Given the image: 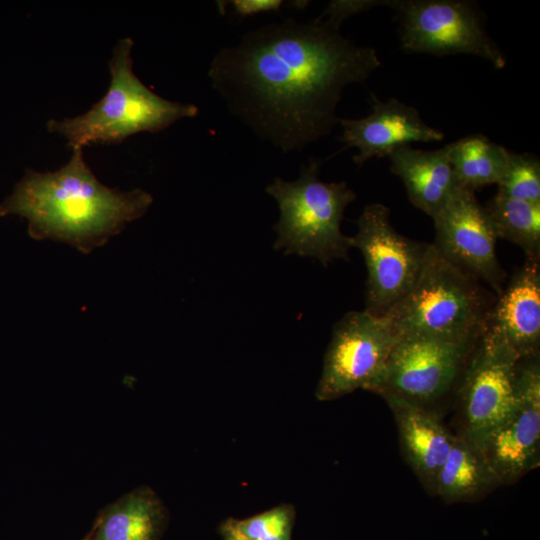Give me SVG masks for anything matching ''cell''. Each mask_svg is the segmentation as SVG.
<instances>
[{"mask_svg":"<svg viewBox=\"0 0 540 540\" xmlns=\"http://www.w3.org/2000/svg\"><path fill=\"white\" fill-rule=\"evenodd\" d=\"M472 352L460 390L463 436L481 451L515 404L520 360L509 349L481 335Z\"/></svg>","mask_w":540,"mask_h":540,"instance_id":"cell-11","label":"cell"},{"mask_svg":"<svg viewBox=\"0 0 540 540\" xmlns=\"http://www.w3.org/2000/svg\"><path fill=\"white\" fill-rule=\"evenodd\" d=\"M396 13L401 48L408 53L437 56L468 54L495 68L506 57L489 36L478 6L466 0H389Z\"/></svg>","mask_w":540,"mask_h":540,"instance_id":"cell-6","label":"cell"},{"mask_svg":"<svg viewBox=\"0 0 540 540\" xmlns=\"http://www.w3.org/2000/svg\"><path fill=\"white\" fill-rule=\"evenodd\" d=\"M497 238L521 247L526 258L540 257V203H530L498 193L485 206Z\"/></svg>","mask_w":540,"mask_h":540,"instance_id":"cell-20","label":"cell"},{"mask_svg":"<svg viewBox=\"0 0 540 540\" xmlns=\"http://www.w3.org/2000/svg\"><path fill=\"white\" fill-rule=\"evenodd\" d=\"M449 160L457 185L475 192L497 184L506 168L509 152L481 134L449 144Z\"/></svg>","mask_w":540,"mask_h":540,"instance_id":"cell-19","label":"cell"},{"mask_svg":"<svg viewBox=\"0 0 540 540\" xmlns=\"http://www.w3.org/2000/svg\"><path fill=\"white\" fill-rule=\"evenodd\" d=\"M133 44L130 37L115 44L108 63L109 87L89 110L74 117L48 120V131L62 135L71 149L91 143L116 144L137 133L159 132L198 114L197 106L165 99L137 77Z\"/></svg>","mask_w":540,"mask_h":540,"instance_id":"cell-3","label":"cell"},{"mask_svg":"<svg viewBox=\"0 0 540 540\" xmlns=\"http://www.w3.org/2000/svg\"><path fill=\"white\" fill-rule=\"evenodd\" d=\"M82 540H90V533H88Z\"/></svg>","mask_w":540,"mask_h":540,"instance_id":"cell-26","label":"cell"},{"mask_svg":"<svg viewBox=\"0 0 540 540\" xmlns=\"http://www.w3.org/2000/svg\"><path fill=\"white\" fill-rule=\"evenodd\" d=\"M165 510L149 487H138L107 505L90 530V540H158Z\"/></svg>","mask_w":540,"mask_h":540,"instance_id":"cell-17","label":"cell"},{"mask_svg":"<svg viewBox=\"0 0 540 540\" xmlns=\"http://www.w3.org/2000/svg\"><path fill=\"white\" fill-rule=\"evenodd\" d=\"M497 485L483 453L464 436H455L437 474L434 494L447 503L473 501Z\"/></svg>","mask_w":540,"mask_h":540,"instance_id":"cell-18","label":"cell"},{"mask_svg":"<svg viewBox=\"0 0 540 540\" xmlns=\"http://www.w3.org/2000/svg\"><path fill=\"white\" fill-rule=\"evenodd\" d=\"M511 412L486 440L482 453L499 484H511L539 465L540 367L534 360L517 366Z\"/></svg>","mask_w":540,"mask_h":540,"instance_id":"cell-12","label":"cell"},{"mask_svg":"<svg viewBox=\"0 0 540 540\" xmlns=\"http://www.w3.org/2000/svg\"><path fill=\"white\" fill-rule=\"evenodd\" d=\"M432 219L436 232L433 244L437 250L500 295L506 274L496 255L498 238L491 218L475 192L457 185Z\"/></svg>","mask_w":540,"mask_h":540,"instance_id":"cell-10","label":"cell"},{"mask_svg":"<svg viewBox=\"0 0 540 540\" xmlns=\"http://www.w3.org/2000/svg\"><path fill=\"white\" fill-rule=\"evenodd\" d=\"M227 3L231 5L235 14L241 17L276 11L285 5L282 0H232Z\"/></svg>","mask_w":540,"mask_h":540,"instance_id":"cell-24","label":"cell"},{"mask_svg":"<svg viewBox=\"0 0 540 540\" xmlns=\"http://www.w3.org/2000/svg\"><path fill=\"white\" fill-rule=\"evenodd\" d=\"M321 163L313 158L301 166L298 179L279 177L266 192L278 203L280 217L275 226L274 248L286 254L313 257L327 266L348 259L351 237L341 232L346 207L356 199L345 182H324L319 178Z\"/></svg>","mask_w":540,"mask_h":540,"instance_id":"cell-5","label":"cell"},{"mask_svg":"<svg viewBox=\"0 0 540 540\" xmlns=\"http://www.w3.org/2000/svg\"><path fill=\"white\" fill-rule=\"evenodd\" d=\"M493 303L479 280L430 244L409 292L383 317L399 337L477 340Z\"/></svg>","mask_w":540,"mask_h":540,"instance_id":"cell-4","label":"cell"},{"mask_svg":"<svg viewBox=\"0 0 540 540\" xmlns=\"http://www.w3.org/2000/svg\"><path fill=\"white\" fill-rule=\"evenodd\" d=\"M378 5H386V1L376 0H334L329 3L318 18L326 25L339 30L343 21L351 16L370 10Z\"/></svg>","mask_w":540,"mask_h":540,"instance_id":"cell-23","label":"cell"},{"mask_svg":"<svg viewBox=\"0 0 540 540\" xmlns=\"http://www.w3.org/2000/svg\"><path fill=\"white\" fill-rule=\"evenodd\" d=\"M477 340L399 337L373 392L421 405L431 402L452 388Z\"/></svg>","mask_w":540,"mask_h":540,"instance_id":"cell-9","label":"cell"},{"mask_svg":"<svg viewBox=\"0 0 540 540\" xmlns=\"http://www.w3.org/2000/svg\"><path fill=\"white\" fill-rule=\"evenodd\" d=\"M380 65L375 49L318 18H289L222 48L208 75L234 115L287 153L328 135L344 88L365 82Z\"/></svg>","mask_w":540,"mask_h":540,"instance_id":"cell-1","label":"cell"},{"mask_svg":"<svg viewBox=\"0 0 540 540\" xmlns=\"http://www.w3.org/2000/svg\"><path fill=\"white\" fill-rule=\"evenodd\" d=\"M235 521L239 530L252 540H291L294 510L289 505H281Z\"/></svg>","mask_w":540,"mask_h":540,"instance_id":"cell-22","label":"cell"},{"mask_svg":"<svg viewBox=\"0 0 540 540\" xmlns=\"http://www.w3.org/2000/svg\"><path fill=\"white\" fill-rule=\"evenodd\" d=\"M222 535L224 540H252L239 530L234 519H229L222 525Z\"/></svg>","mask_w":540,"mask_h":540,"instance_id":"cell-25","label":"cell"},{"mask_svg":"<svg viewBox=\"0 0 540 540\" xmlns=\"http://www.w3.org/2000/svg\"><path fill=\"white\" fill-rule=\"evenodd\" d=\"M449 151V144L432 151L406 145L388 156L390 170L402 180L410 202L432 218L457 186Z\"/></svg>","mask_w":540,"mask_h":540,"instance_id":"cell-16","label":"cell"},{"mask_svg":"<svg viewBox=\"0 0 540 540\" xmlns=\"http://www.w3.org/2000/svg\"><path fill=\"white\" fill-rule=\"evenodd\" d=\"M344 148H356L358 166L372 158L389 156L412 142H438L442 131L423 121L417 109L395 98L381 101L372 94L371 113L359 119L339 118Z\"/></svg>","mask_w":540,"mask_h":540,"instance_id":"cell-14","label":"cell"},{"mask_svg":"<svg viewBox=\"0 0 540 540\" xmlns=\"http://www.w3.org/2000/svg\"><path fill=\"white\" fill-rule=\"evenodd\" d=\"M394 415L399 440L408 464L434 494L437 474L455 436L424 405L393 395H381Z\"/></svg>","mask_w":540,"mask_h":540,"instance_id":"cell-15","label":"cell"},{"mask_svg":"<svg viewBox=\"0 0 540 540\" xmlns=\"http://www.w3.org/2000/svg\"><path fill=\"white\" fill-rule=\"evenodd\" d=\"M526 258L485 319L481 336L514 353L534 357L540 342V263Z\"/></svg>","mask_w":540,"mask_h":540,"instance_id":"cell-13","label":"cell"},{"mask_svg":"<svg viewBox=\"0 0 540 540\" xmlns=\"http://www.w3.org/2000/svg\"><path fill=\"white\" fill-rule=\"evenodd\" d=\"M152 202L141 188L121 191L104 185L86 163L83 148H74L55 171L29 170L0 206V215L24 217L35 240L65 243L89 254L142 217Z\"/></svg>","mask_w":540,"mask_h":540,"instance_id":"cell-2","label":"cell"},{"mask_svg":"<svg viewBox=\"0 0 540 540\" xmlns=\"http://www.w3.org/2000/svg\"><path fill=\"white\" fill-rule=\"evenodd\" d=\"M351 237L367 268L366 309L384 317L416 282L430 244L411 240L396 231L390 210L381 203L366 205Z\"/></svg>","mask_w":540,"mask_h":540,"instance_id":"cell-7","label":"cell"},{"mask_svg":"<svg viewBox=\"0 0 540 540\" xmlns=\"http://www.w3.org/2000/svg\"><path fill=\"white\" fill-rule=\"evenodd\" d=\"M398 337L383 317L345 314L334 326L315 396L329 401L357 389L374 391Z\"/></svg>","mask_w":540,"mask_h":540,"instance_id":"cell-8","label":"cell"},{"mask_svg":"<svg viewBox=\"0 0 540 540\" xmlns=\"http://www.w3.org/2000/svg\"><path fill=\"white\" fill-rule=\"evenodd\" d=\"M498 194L540 203V162L530 154L509 152L506 168L497 183Z\"/></svg>","mask_w":540,"mask_h":540,"instance_id":"cell-21","label":"cell"}]
</instances>
